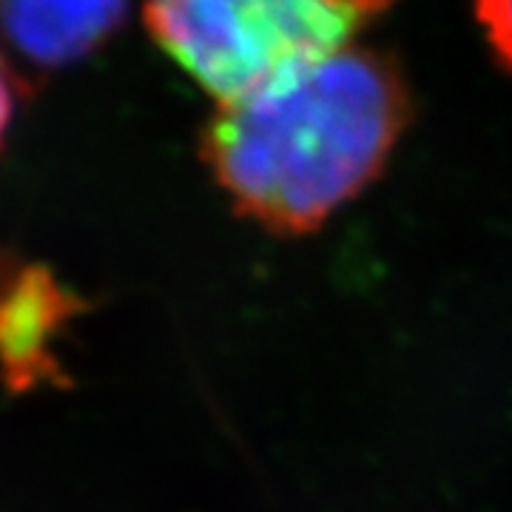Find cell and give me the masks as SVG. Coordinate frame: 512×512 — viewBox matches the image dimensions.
<instances>
[{"label": "cell", "instance_id": "cell-1", "mask_svg": "<svg viewBox=\"0 0 512 512\" xmlns=\"http://www.w3.org/2000/svg\"><path fill=\"white\" fill-rule=\"evenodd\" d=\"M404 114L393 66L339 49L222 103L205 131V163L256 222L311 231L379 174Z\"/></svg>", "mask_w": 512, "mask_h": 512}, {"label": "cell", "instance_id": "cell-2", "mask_svg": "<svg viewBox=\"0 0 512 512\" xmlns=\"http://www.w3.org/2000/svg\"><path fill=\"white\" fill-rule=\"evenodd\" d=\"M393 0H146L154 40L222 103L333 55Z\"/></svg>", "mask_w": 512, "mask_h": 512}, {"label": "cell", "instance_id": "cell-3", "mask_svg": "<svg viewBox=\"0 0 512 512\" xmlns=\"http://www.w3.org/2000/svg\"><path fill=\"white\" fill-rule=\"evenodd\" d=\"M83 308L43 265L0 254V382L12 396L72 384L55 342Z\"/></svg>", "mask_w": 512, "mask_h": 512}, {"label": "cell", "instance_id": "cell-4", "mask_svg": "<svg viewBox=\"0 0 512 512\" xmlns=\"http://www.w3.org/2000/svg\"><path fill=\"white\" fill-rule=\"evenodd\" d=\"M126 0H0V26L37 66L86 57L117 29Z\"/></svg>", "mask_w": 512, "mask_h": 512}, {"label": "cell", "instance_id": "cell-5", "mask_svg": "<svg viewBox=\"0 0 512 512\" xmlns=\"http://www.w3.org/2000/svg\"><path fill=\"white\" fill-rule=\"evenodd\" d=\"M478 18L498 55L512 66V0H478Z\"/></svg>", "mask_w": 512, "mask_h": 512}, {"label": "cell", "instance_id": "cell-6", "mask_svg": "<svg viewBox=\"0 0 512 512\" xmlns=\"http://www.w3.org/2000/svg\"><path fill=\"white\" fill-rule=\"evenodd\" d=\"M15 106H18V89H15V74L9 69L6 57L0 55V143L6 137V131L12 126L15 117Z\"/></svg>", "mask_w": 512, "mask_h": 512}]
</instances>
